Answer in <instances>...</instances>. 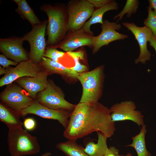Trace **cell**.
<instances>
[{
	"mask_svg": "<svg viewBox=\"0 0 156 156\" xmlns=\"http://www.w3.org/2000/svg\"><path fill=\"white\" fill-rule=\"evenodd\" d=\"M148 16L143 23L144 26L149 29L153 35L156 37V13L150 6L147 7Z\"/></svg>",
	"mask_w": 156,
	"mask_h": 156,
	"instance_id": "26",
	"label": "cell"
},
{
	"mask_svg": "<svg viewBox=\"0 0 156 156\" xmlns=\"http://www.w3.org/2000/svg\"><path fill=\"white\" fill-rule=\"evenodd\" d=\"M119 151L114 147L108 148L105 156H119Z\"/></svg>",
	"mask_w": 156,
	"mask_h": 156,
	"instance_id": "31",
	"label": "cell"
},
{
	"mask_svg": "<svg viewBox=\"0 0 156 156\" xmlns=\"http://www.w3.org/2000/svg\"><path fill=\"white\" fill-rule=\"evenodd\" d=\"M36 99V101L42 105L54 109L73 111L75 105L66 100L61 90L50 81L46 88L38 93Z\"/></svg>",
	"mask_w": 156,
	"mask_h": 156,
	"instance_id": "7",
	"label": "cell"
},
{
	"mask_svg": "<svg viewBox=\"0 0 156 156\" xmlns=\"http://www.w3.org/2000/svg\"><path fill=\"white\" fill-rule=\"evenodd\" d=\"M111 114L109 109L99 102L79 103L70 113L63 136L68 140L76 141L96 131L110 138L116 130Z\"/></svg>",
	"mask_w": 156,
	"mask_h": 156,
	"instance_id": "1",
	"label": "cell"
},
{
	"mask_svg": "<svg viewBox=\"0 0 156 156\" xmlns=\"http://www.w3.org/2000/svg\"><path fill=\"white\" fill-rule=\"evenodd\" d=\"M19 112L14 110L4 104H0V120L9 129L22 127L23 123L20 119Z\"/></svg>",
	"mask_w": 156,
	"mask_h": 156,
	"instance_id": "18",
	"label": "cell"
},
{
	"mask_svg": "<svg viewBox=\"0 0 156 156\" xmlns=\"http://www.w3.org/2000/svg\"><path fill=\"white\" fill-rule=\"evenodd\" d=\"M8 70H6L5 68H4L0 66V75H1L3 74H5L8 72Z\"/></svg>",
	"mask_w": 156,
	"mask_h": 156,
	"instance_id": "34",
	"label": "cell"
},
{
	"mask_svg": "<svg viewBox=\"0 0 156 156\" xmlns=\"http://www.w3.org/2000/svg\"><path fill=\"white\" fill-rule=\"evenodd\" d=\"M150 6L156 13V0H149Z\"/></svg>",
	"mask_w": 156,
	"mask_h": 156,
	"instance_id": "33",
	"label": "cell"
},
{
	"mask_svg": "<svg viewBox=\"0 0 156 156\" xmlns=\"http://www.w3.org/2000/svg\"><path fill=\"white\" fill-rule=\"evenodd\" d=\"M97 133V142H90L84 148V151L89 156H105L108 148L107 145V138L101 132Z\"/></svg>",
	"mask_w": 156,
	"mask_h": 156,
	"instance_id": "20",
	"label": "cell"
},
{
	"mask_svg": "<svg viewBox=\"0 0 156 156\" xmlns=\"http://www.w3.org/2000/svg\"><path fill=\"white\" fill-rule=\"evenodd\" d=\"M48 74L45 71H42L36 77H24L15 81L27 92L29 96L36 100L37 94L44 90L47 85Z\"/></svg>",
	"mask_w": 156,
	"mask_h": 156,
	"instance_id": "16",
	"label": "cell"
},
{
	"mask_svg": "<svg viewBox=\"0 0 156 156\" xmlns=\"http://www.w3.org/2000/svg\"><path fill=\"white\" fill-rule=\"evenodd\" d=\"M19 112L21 116L32 114L43 118L57 120L65 129L68 125L70 114L68 111L51 109L36 100L29 107Z\"/></svg>",
	"mask_w": 156,
	"mask_h": 156,
	"instance_id": "9",
	"label": "cell"
},
{
	"mask_svg": "<svg viewBox=\"0 0 156 156\" xmlns=\"http://www.w3.org/2000/svg\"><path fill=\"white\" fill-rule=\"evenodd\" d=\"M9 152L11 156L35 155L40 151L37 137L32 135L22 127L9 129L7 135Z\"/></svg>",
	"mask_w": 156,
	"mask_h": 156,
	"instance_id": "3",
	"label": "cell"
},
{
	"mask_svg": "<svg viewBox=\"0 0 156 156\" xmlns=\"http://www.w3.org/2000/svg\"><path fill=\"white\" fill-rule=\"evenodd\" d=\"M1 99L3 104L18 112L29 107L35 101L25 94L22 88L17 86L5 90L1 95Z\"/></svg>",
	"mask_w": 156,
	"mask_h": 156,
	"instance_id": "12",
	"label": "cell"
},
{
	"mask_svg": "<svg viewBox=\"0 0 156 156\" xmlns=\"http://www.w3.org/2000/svg\"><path fill=\"white\" fill-rule=\"evenodd\" d=\"M18 7L15 11L23 19L27 20L32 26L39 24L41 21L25 0H21L17 4Z\"/></svg>",
	"mask_w": 156,
	"mask_h": 156,
	"instance_id": "23",
	"label": "cell"
},
{
	"mask_svg": "<svg viewBox=\"0 0 156 156\" xmlns=\"http://www.w3.org/2000/svg\"><path fill=\"white\" fill-rule=\"evenodd\" d=\"M40 9L48 17L47 46H55L64 39L68 32V16L66 7L62 5L45 4Z\"/></svg>",
	"mask_w": 156,
	"mask_h": 156,
	"instance_id": "2",
	"label": "cell"
},
{
	"mask_svg": "<svg viewBox=\"0 0 156 156\" xmlns=\"http://www.w3.org/2000/svg\"><path fill=\"white\" fill-rule=\"evenodd\" d=\"M23 37H12L0 39V50L3 54L13 61L20 63L29 60L23 46Z\"/></svg>",
	"mask_w": 156,
	"mask_h": 156,
	"instance_id": "15",
	"label": "cell"
},
{
	"mask_svg": "<svg viewBox=\"0 0 156 156\" xmlns=\"http://www.w3.org/2000/svg\"><path fill=\"white\" fill-rule=\"evenodd\" d=\"M66 8L68 16V32L81 29L91 17L95 8L88 0L70 1Z\"/></svg>",
	"mask_w": 156,
	"mask_h": 156,
	"instance_id": "5",
	"label": "cell"
},
{
	"mask_svg": "<svg viewBox=\"0 0 156 156\" xmlns=\"http://www.w3.org/2000/svg\"><path fill=\"white\" fill-rule=\"evenodd\" d=\"M65 54V52L58 50L55 47H47L46 48L44 57L53 61L58 62L59 59L62 57Z\"/></svg>",
	"mask_w": 156,
	"mask_h": 156,
	"instance_id": "27",
	"label": "cell"
},
{
	"mask_svg": "<svg viewBox=\"0 0 156 156\" xmlns=\"http://www.w3.org/2000/svg\"><path fill=\"white\" fill-rule=\"evenodd\" d=\"M51 155V153L49 152L44 153L40 156H50Z\"/></svg>",
	"mask_w": 156,
	"mask_h": 156,
	"instance_id": "35",
	"label": "cell"
},
{
	"mask_svg": "<svg viewBox=\"0 0 156 156\" xmlns=\"http://www.w3.org/2000/svg\"><path fill=\"white\" fill-rule=\"evenodd\" d=\"M38 64L47 73H55L62 76L77 79L79 73L61 64L43 57Z\"/></svg>",
	"mask_w": 156,
	"mask_h": 156,
	"instance_id": "17",
	"label": "cell"
},
{
	"mask_svg": "<svg viewBox=\"0 0 156 156\" xmlns=\"http://www.w3.org/2000/svg\"><path fill=\"white\" fill-rule=\"evenodd\" d=\"M104 66H99L89 71L79 73L77 78L82 87L79 103L95 104L101 96L104 79Z\"/></svg>",
	"mask_w": 156,
	"mask_h": 156,
	"instance_id": "4",
	"label": "cell"
},
{
	"mask_svg": "<svg viewBox=\"0 0 156 156\" xmlns=\"http://www.w3.org/2000/svg\"><path fill=\"white\" fill-rule=\"evenodd\" d=\"M125 156H132L131 153H128Z\"/></svg>",
	"mask_w": 156,
	"mask_h": 156,
	"instance_id": "37",
	"label": "cell"
},
{
	"mask_svg": "<svg viewBox=\"0 0 156 156\" xmlns=\"http://www.w3.org/2000/svg\"><path fill=\"white\" fill-rule=\"evenodd\" d=\"M23 125L27 131H32L36 128V122L33 118L29 117L25 119Z\"/></svg>",
	"mask_w": 156,
	"mask_h": 156,
	"instance_id": "28",
	"label": "cell"
},
{
	"mask_svg": "<svg viewBox=\"0 0 156 156\" xmlns=\"http://www.w3.org/2000/svg\"><path fill=\"white\" fill-rule=\"evenodd\" d=\"M41 67L30 60L21 62L14 68H10L0 79L1 87L11 83L18 79L26 77H34L42 71Z\"/></svg>",
	"mask_w": 156,
	"mask_h": 156,
	"instance_id": "13",
	"label": "cell"
},
{
	"mask_svg": "<svg viewBox=\"0 0 156 156\" xmlns=\"http://www.w3.org/2000/svg\"><path fill=\"white\" fill-rule=\"evenodd\" d=\"M150 45L153 48L156 53V37L153 34L148 40Z\"/></svg>",
	"mask_w": 156,
	"mask_h": 156,
	"instance_id": "32",
	"label": "cell"
},
{
	"mask_svg": "<svg viewBox=\"0 0 156 156\" xmlns=\"http://www.w3.org/2000/svg\"><path fill=\"white\" fill-rule=\"evenodd\" d=\"M56 148L67 156H89L82 148L78 144L76 141L68 140L59 143L56 145Z\"/></svg>",
	"mask_w": 156,
	"mask_h": 156,
	"instance_id": "22",
	"label": "cell"
},
{
	"mask_svg": "<svg viewBox=\"0 0 156 156\" xmlns=\"http://www.w3.org/2000/svg\"><path fill=\"white\" fill-rule=\"evenodd\" d=\"M95 8H100L109 3L113 0H88Z\"/></svg>",
	"mask_w": 156,
	"mask_h": 156,
	"instance_id": "30",
	"label": "cell"
},
{
	"mask_svg": "<svg viewBox=\"0 0 156 156\" xmlns=\"http://www.w3.org/2000/svg\"><path fill=\"white\" fill-rule=\"evenodd\" d=\"M18 64V63L10 60L4 54L0 55V64L4 68H8L10 65L16 66Z\"/></svg>",
	"mask_w": 156,
	"mask_h": 156,
	"instance_id": "29",
	"label": "cell"
},
{
	"mask_svg": "<svg viewBox=\"0 0 156 156\" xmlns=\"http://www.w3.org/2000/svg\"><path fill=\"white\" fill-rule=\"evenodd\" d=\"M47 23L48 20H45L32 26L31 30L23 37L30 45L29 60L37 64L44 57L46 48L45 35Z\"/></svg>",
	"mask_w": 156,
	"mask_h": 156,
	"instance_id": "6",
	"label": "cell"
},
{
	"mask_svg": "<svg viewBox=\"0 0 156 156\" xmlns=\"http://www.w3.org/2000/svg\"><path fill=\"white\" fill-rule=\"evenodd\" d=\"M139 1L138 0H127L122 10L113 18L114 20L118 18L117 22L121 20L126 14L127 17L130 18L133 14L135 13L139 8Z\"/></svg>",
	"mask_w": 156,
	"mask_h": 156,
	"instance_id": "25",
	"label": "cell"
},
{
	"mask_svg": "<svg viewBox=\"0 0 156 156\" xmlns=\"http://www.w3.org/2000/svg\"><path fill=\"white\" fill-rule=\"evenodd\" d=\"M94 38L93 35L83 31L80 29L68 32L60 42L51 47L59 48L67 52L73 51L77 48L85 46L92 47Z\"/></svg>",
	"mask_w": 156,
	"mask_h": 156,
	"instance_id": "14",
	"label": "cell"
},
{
	"mask_svg": "<svg viewBox=\"0 0 156 156\" xmlns=\"http://www.w3.org/2000/svg\"><path fill=\"white\" fill-rule=\"evenodd\" d=\"M147 132L146 126H142L140 133L132 138V143L126 146L133 147L135 150L138 156H151V154L146 149L145 137Z\"/></svg>",
	"mask_w": 156,
	"mask_h": 156,
	"instance_id": "21",
	"label": "cell"
},
{
	"mask_svg": "<svg viewBox=\"0 0 156 156\" xmlns=\"http://www.w3.org/2000/svg\"><path fill=\"white\" fill-rule=\"evenodd\" d=\"M118 9V4L115 0H113L103 7L97 8L94 10L91 17L81 29L83 31L93 35L90 29L91 25L97 23L102 24L103 22V18L106 12L112 10H116Z\"/></svg>",
	"mask_w": 156,
	"mask_h": 156,
	"instance_id": "19",
	"label": "cell"
},
{
	"mask_svg": "<svg viewBox=\"0 0 156 156\" xmlns=\"http://www.w3.org/2000/svg\"><path fill=\"white\" fill-rule=\"evenodd\" d=\"M67 53L73 60L75 63L74 66L70 68V69L79 73L86 72L87 70V66L80 62L85 60V54L83 51L80 50L76 51L68 52Z\"/></svg>",
	"mask_w": 156,
	"mask_h": 156,
	"instance_id": "24",
	"label": "cell"
},
{
	"mask_svg": "<svg viewBox=\"0 0 156 156\" xmlns=\"http://www.w3.org/2000/svg\"><path fill=\"white\" fill-rule=\"evenodd\" d=\"M122 24L133 34L139 46V55L135 60V63L146 64L151 58V53L147 48V43L153 35L152 31L145 26L139 27L133 23L123 22Z\"/></svg>",
	"mask_w": 156,
	"mask_h": 156,
	"instance_id": "10",
	"label": "cell"
},
{
	"mask_svg": "<svg viewBox=\"0 0 156 156\" xmlns=\"http://www.w3.org/2000/svg\"><path fill=\"white\" fill-rule=\"evenodd\" d=\"M21 0H13V1L15 2L16 4L19 3L21 1Z\"/></svg>",
	"mask_w": 156,
	"mask_h": 156,
	"instance_id": "36",
	"label": "cell"
},
{
	"mask_svg": "<svg viewBox=\"0 0 156 156\" xmlns=\"http://www.w3.org/2000/svg\"><path fill=\"white\" fill-rule=\"evenodd\" d=\"M101 31L99 34L95 36L92 52L97 53L103 46L108 45L110 43L117 40H123L128 37L127 35L120 33L121 25L117 22H111L107 20H103L101 25Z\"/></svg>",
	"mask_w": 156,
	"mask_h": 156,
	"instance_id": "11",
	"label": "cell"
},
{
	"mask_svg": "<svg viewBox=\"0 0 156 156\" xmlns=\"http://www.w3.org/2000/svg\"><path fill=\"white\" fill-rule=\"evenodd\" d=\"M136 108L135 103L131 100L115 104L109 108L112 120L114 122L130 120L142 126L144 125L143 116L141 112Z\"/></svg>",
	"mask_w": 156,
	"mask_h": 156,
	"instance_id": "8",
	"label": "cell"
}]
</instances>
